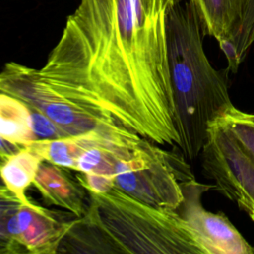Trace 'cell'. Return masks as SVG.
Listing matches in <instances>:
<instances>
[{
  "instance_id": "2e32d148",
  "label": "cell",
  "mask_w": 254,
  "mask_h": 254,
  "mask_svg": "<svg viewBox=\"0 0 254 254\" xmlns=\"http://www.w3.org/2000/svg\"><path fill=\"white\" fill-rule=\"evenodd\" d=\"M21 204L22 202L5 186H0V238L10 241L7 233V222Z\"/></svg>"
},
{
  "instance_id": "ac0fdd59",
  "label": "cell",
  "mask_w": 254,
  "mask_h": 254,
  "mask_svg": "<svg viewBox=\"0 0 254 254\" xmlns=\"http://www.w3.org/2000/svg\"><path fill=\"white\" fill-rule=\"evenodd\" d=\"M22 147L11 144L0 137V166L12 155L17 153Z\"/></svg>"
},
{
  "instance_id": "4fadbf2b",
  "label": "cell",
  "mask_w": 254,
  "mask_h": 254,
  "mask_svg": "<svg viewBox=\"0 0 254 254\" xmlns=\"http://www.w3.org/2000/svg\"><path fill=\"white\" fill-rule=\"evenodd\" d=\"M254 43V0H246L241 15L229 34L219 45L228 65V70L235 73Z\"/></svg>"
},
{
  "instance_id": "7a4b0ae2",
  "label": "cell",
  "mask_w": 254,
  "mask_h": 254,
  "mask_svg": "<svg viewBox=\"0 0 254 254\" xmlns=\"http://www.w3.org/2000/svg\"><path fill=\"white\" fill-rule=\"evenodd\" d=\"M87 194L85 214L72 220L61 242L60 246L69 247L65 252L204 254L177 210L147 204L117 186Z\"/></svg>"
},
{
  "instance_id": "44dd1931",
  "label": "cell",
  "mask_w": 254,
  "mask_h": 254,
  "mask_svg": "<svg viewBox=\"0 0 254 254\" xmlns=\"http://www.w3.org/2000/svg\"><path fill=\"white\" fill-rule=\"evenodd\" d=\"M253 254H254V247H253Z\"/></svg>"
},
{
  "instance_id": "9a60e30c",
  "label": "cell",
  "mask_w": 254,
  "mask_h": 254,
  "mask_svg": "<svg viewBox=\"0 0 254 254\" xmlns=\"http://www.w3.org/2000/svg\"><path fill=\"white\" fill-rule=\"evenodd\" d=\"M115 176H108L96 173H77L76 180L87 191L104 193L116 186Z\"/></svg>"
},
{
  "instance_id": "277c9868",
  "label": "cell",
  "mask_w": 254,
  "mask_h": 254,
  "mask_svg": "<svg viewBox=\"0 0 254 254\" xmlns=\"http://www.w3.org/2000/svg\"><path fill=\"white\" fill-rule=\"evenodd\" d=\"M0 90L41 111L66 135L91 131L118 133L127 128L94 100L44 77L39 68L9 62L0 70Z\"/></svg>"
},
{
  "instance_id": "ffe728a7",
  "label": "cell",
  "mask_w": 254,
  "mask_h": 254,
  "mask_svg": "<svg viewBox=\"0 0 254 254\" xmlns=\"http://www.w3.org/2000/svg\"><path fill=\"white\" fill-rule=\"evenodd\" d=\"M0 186H4V184H3L2 180H1V177H0Z\"/></svg>"
},
{
  "instance_id": "6da1fadb",
  "label": "cell",
  "mask_w": 254,
  "mask_h": 254,
  "mask_svg": "<svg viewBox=\"0 0 254 254\" xmlns=\"http://www.w3.org/2000/svg\"><path fill=\"white\" fill-rule=\"evenodd\" d=\"M180 0H79L40 73L98 103L123 127L179 146L166 19Z\"/></svg>"
},
{
  "instance_id": "7c38bea8",
  "label": "cell",
  "mask_w": 254,
  "mask_h": 254,
  "mask_svg": "<svg viewBox=\"0 0 254 254\" xmlns=\"http://www.w3.org/2000/svg\"><path fill=\"white\" fill-rule=\"evenodd\" d=\"M199 17L203 35L223 42L241 15L246 0H190Z\"/></svg>"
},
{
  "instance_id": "e0dca14e",
  "label": "cell",
  "mask_w": 254,
  "mask_h": 254,
  "mask_svg": "<svg viewBox=\"0 0 254 254\" xmlns=\"http://www.w3.org/2000/svg\"><path fill=\"white\" fill-rule=\"evenodd\" d=\"M32 125L38 139H56L68 136L50 118L32 107Z\"/></svg>"
},
{
  "instance_id": "8992f818",
  "label": "cell",
  "mask_w": 254,
  "mask_h": 254,
  "mask_svg": "<svg viewBox=\"0 0 254 254\" xmlns=\"http://www.w3.org/2000/svg\"><path fill=\"white\" fill-rule=\"evenodd\" d=\"M200 155L205 178L254 222V163L217 119L208 125Z\"/></svg>"
},
{
  "instance_id": "9c48e42d",
  "label": "cell",
  "mask_w": 254,
  "mask_h": 254,
  "mask_svg": "<svg viewBox=\"0 0 254 254\" xmlns=\"http://www.w3.org/2000/svg\"><path fill=\"white\" fill-rule=\"evenodd\" d=\"M33 186L48 204L64 208L75 217L85 214L88 206L87 191L64 168L42 162Z\"/></svg>"
},
{
  "instance_id": "d6986e66",
  "label": "cell",
  "mask_w": 254,
  "mask_h": 254,
  "mask_svg": "<svg viewBox=\"0 0 254 254\" xmlns=\"http://www.w3.org/2000/svg\"><path fill=\"white\" fill-rule=\"evenodd\" d=\"M24 252L20 247L13 244L12 242L0 238V254H8V253H19Z\"/></svg>"
},
{
  "instance_id": "3957f363",
  "label": "cell",
  "mask_w": 254,
  "mask_h": 254,
  "mask_svg": "<svg viewBox=\"0 0 254 254\" xmlns=\"http://www.w3.org/2000/svg\"><path fill=\"white\" fill-rule=\"evenodd\" d=\"M202 28L192 3L173 6L166 19L167 50L175 104L179 149L194 161L207 139L210 122L233 105L227 74L208 61Z\"/></svg>"
},
{
  "instance_id": "52a82bcc",
  "label": "cell",
  "mask_w": 254,
  "mask_h": 254,
  "mask_svg": "<svg viewBox=\"0 0 254 254\" xmlns=\"http://www.w3.org/2000/svg\"><path fill=\"white\" fill-rule=\"evenodd\" d=\"M214 185L195 178L183 184L184 199L177 211L197 237L204 254H253V246L223 213L205 209L201 197Z\"/></svg>"
},
{
  "instance_id": "ba28073f",
  "label": "cell",
  "mask_w": 254,
  "mask_h": 254,
  "mask_svg": "<svg viewBox=\"0 0 254 254\" xmlns=\"http://www.w3.org/2000/svg\"><path fill=\"white\" fill-rule=\"evenodd\" d=\"M71 223L72 220H62L55 211L36 203L21 204L7 222V233L12 243L27 252L54 254Z\"/></svg>"
},
{
  "instance_id": "8fae6325",
  "label": "cell",
  "mask_w": 254,
  "mask_h": 254,
  "mask_svg": "<svg viewBox=\"0 0 254 254\" xmlns=\"http://www.w3.org/2000/svg\"><path fill=\"white\" fill-rule=\"evenodd\" d=\"M42 162L44 159L39 154L23 147L0 166V177L4 186L24 205L34 204L26 191L33 186Z\"/></svg>"
},
{
  "instance_id": "5bb4252c",
  "label": "cell",
  "mask_w": 254,
  "mask_h": 254,
  "mask_svg": "<svg viewBox=\"0 0 254 254\" xmlns=\"http://www.w3.org/2000/svg\"><path fill=\"white\" fill-rule=\"evenodd\" d=\"M217 120L254 163V112L243 111L232 105Z\"/></svg>"
},
{
  "instance_id": "30bf717a",
  "label": "cell",
  "mask_w": 254,
  "mask_h": 254,
  "mask_svg": "<svg viewBox=\"0 0 254 254\" xmlns=\"http://www.w3.org/2000/svg\"><path fill=\"white\" fill-rule=\"evenodd\" d=\"M0 137L22 148L38 140L32 125V107L20 98L1 90Z\"/></svg>"
},
{
  "instance_id": "5b68a950",
  "label": "cell",
  "mask_w": 254,
  "mask_h": 254,
  "mask_svg": "<svg viewBox=\"0 0 254 254\" xmlns=\"http://www.w3.org/2000/svg\"><path fill=\"white\" fill-rule=\"evenodd\" d=\"M193 178L181 153L163 150L143 137L131 155L118 164L115 183L140 201L177 210L184 199L183 184Z\"/></svg>"
}]
</instances>
